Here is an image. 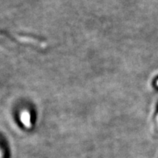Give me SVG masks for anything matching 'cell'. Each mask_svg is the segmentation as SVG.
<instances>
[{"mask_svg":"<svg viewBox=\"0 0 158 158\" xmlns=\"http://www.w3.org/2000/svg\"><path fill=\"white\" fill-rule=\"evenodd\" d=\"M157 86H158V80L157 81Z\"/></svg>","mask_w":158,"mask_h":158,"instance_id":"2","label":"cell"},{"mask_svg":"<svg viewBox=\"0 0 158 158\" xmlns=\"http://www.w3.org/2000/svg\"><path fill=\"white\" fill-rule=\"evenodd\" d=\"M156 123H157V125L158 127V114L157 115V116H156Z\"/></svg>","mask_w":158,"mask_h":158,"instance_id":"1","label":"cell"}]
</instances>
